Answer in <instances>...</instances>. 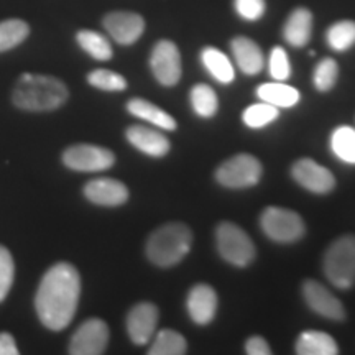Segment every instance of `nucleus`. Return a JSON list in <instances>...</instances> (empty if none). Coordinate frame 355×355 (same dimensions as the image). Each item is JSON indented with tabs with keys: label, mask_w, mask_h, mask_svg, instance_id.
<instances>
[{
	"label": "nucleus",
	"mask_w": 355,
	"mask_h": 355,
	"mask_svg": "<svg viewBox=\"0 0 355 355\" xmlns=\"http://www.w3.org/2000/svg\"><path fill=\"white\" fill-rule=\"evenodd\" d=\"M102 25L114 42L123 46L133 44L145 32V20L133 12H110L104 17Z\"/></svg>",
	"instance_id": "ddd939ff"
},
{
	"label": "nucleus",
	"mask_w": 355,
	"mask_h": 355,
	"mask_svg": "<svg viewBox=\"0 0 355 355\" xmlns=\"http://www.w3.org/2000/svg\"><path fill=\"white\" fill-rule=\"evenodd\" d=\"M15 278V263L7 247L0 245V303L7 298Z\"/></svg>",
	"instance_id": "473e14b6"
},
{
	"label": "nucleus",
	"mask_w": 355,
	"mask_h": 355,
	"mask_svg": "<svg viewBox=\"0 0 355 355\" xmlns=\"http://www.w3.org/2000/svg\"><path fill=\"white\" fill-rule=\"evenodd\" d=\"M87 83L92 87L101 89V91L107 92H119L125 91L127 81L122 74L115 73L110 69H94L87 74Z\"/></svg>",
	"instance_id": "7c9ffc66"
},
{
	"label": "nucleus",
	"mask_w": 355,
	"mask_h": 355,
	"mask_svg": "<svg viewBox=\"0 0 355 355\" xmlns=\"http://www.w3.org/2000/svg\"><path fill=\"white\" fill-rule=\"evenodd\" d=\"M295 350L298 355H337L339 347L334 337L322 331H304L296 340Z\"/></svg>",
	"instance_id": "412c9836"
},
{
	"label": "nucleus",
	"mask_w": 355,
	"mask_h": 355,
	"mask_svg": "<svg viewBox=\"0 0 355 355\" xmlns=\"http://www.w3.org/2000/svg\"><path fill=\"white\" fill-rule=\"evenodd\" d=\"M230 48H232L234 58L235 61H237L239 68H241L245 74H248V76H255V74H259L260 71L263 69V53H261L260 46L254 42V40L237 37L232 40Z\"/></svg>",
	"instance_id": "a211bd4d"
},
{
	"label": "nucleus",
	"mask_w": 355,
	"mask_h": 355,
	"mask_svg": "<svg viewBox=\"0 0 355 355\" xmlns=\"http://www.w3.org/2000/svg\"><path fill=\"white\" fill-rule=\"evenodd\" d=\"M295 181L314 194H327L334 189L336 178L322 165L311 158H301L291 168Z\"/></svg>",
	"instance_id": "9b49d317"
},
{
	"label": "nucleus",
	"mask_w": 355,
	"mask_h": 355,
	"mask_svg": "<svg viewBox=\"0 0 355 355\" xmlns=\"http://www.w3.org/2000/svg\"><path fill=\"white\" fill-rule=\"evenodd\" d=\"M109 344V327L102 319L92 318L84 321L71 337V355H101Z\"/></svg>",
	"instance_id": "9d476101"
},
{
	"label": "nucleus",
	"mask_w": 355,
	"mask_h": 355,
	"mask_svg": "<svg viewBox=\"0 0 355 355\" xmlns=\"http://www.w3.org/2000/svg\"><path fill=\"white\" fill-rule=\"evenodd\" d=\"M235 12L247 21H257L263 17L266 10L265 0H234Z\"/></svg>",
	"instance_id": "f704fd0d"
},
{
	"label": "nucleus",
	"mask_w": 355,
	"mask_h": 355,
	"mask_svg": "<svg viewBox=\"0 0 355 355\" xmlns=\"http://www.w3.org/2000/svg\"><path fill=\"white\" fill-rule=\"evenodd\" d=\"M257 96L260 97L261 102L272 104L277 109H288L293 107L300 102V92L285 81H275L260 84L257 89Z\"/></svg>",
	"instance_id": "4be33fe9"
},
{
	"label": "nucleus",
	"mask_w": 355,
	"mask_h": 355,
	"mask_svg": "<svg viewBox=\"0 0 355 355\" xmlns=\"http://www.w3.org/2000/svg\"><path fill=\"white\" fill-rule=\"evenodd\" d=\"M260 225L266 237L279 243H293L300 241L306 232L303 217L298 212L277 206L266 207L261 212Z\"/></svg>",
	"instance_id": "423d86ee"
},
{
	"label": "nucleus",
	"mask_w": 355,
	"mask_h": 355,
	"mask_svg": "<svg viewBox=\"0 0 355 355\" xmlns=\"http://www.w3.org/2000/svg\"><path fill=\"white\" fill-rule=\"evenodd\" d=\"M63 163L69 170L81 173L105 171L114 166L115 155L104 146L79 144L64 150Z\"/></svg>",
	"instance_id": "6e6552de"
},
{
	"label": "nucleus",
	"mask_w": 355,
	"mask_h": 355,
	"mask_svg": "<svg viewBox=\"0 0 355 355\" xmlns=\"http://www.w3.org/2000/svg\"><path fill=\"white\" fill-rule=\"evenodd\" d=\"M0 355H19L15 339L8 332H0Z\"/></svg>",
	"instance_id": "e433bc0d"
},
{
	"label": "nucleus",
	"mask_w": 355,
	"mask_h": 355,
	"mask_svg": "<svg viewBox=\"0 0 355 355\" xmlns=\"http://www.w3.org/2000/svg\"><path fill=\"white\" fill-rule=\"evenodd\" d=\"M30 35V26L20 19H8L0 21V53L13 50L24 43Z\"/></svg>",
	"instance_id": "cd10ccee"
},
{
	"label": "nucleus",
	"mask_w": 355,
	"mask_h": 355,
	"mask_svg": "<svg viewBox=\"0 0 355 355\" xmlns=\"http://www.w3.org/2000/svg\"><path fill=\"white\" fill-rule=\"evenodd\" d=\"M263 166L254 155L241 153L229 158L217 168V183L230 189H245L259 184Z\"/></svg>",
	"instance_id": "0eeeda50"
},
{
	"label": "nucleus",
	"mask_w": 355,
	"mask_h": 355,
	"mask_svg": "<svg viewBox=\"0 0 355 355\" xmlns=\"http://www.w3.org/2000/svg\"><path fill=\"white\" fill-rule=\"evenodd\" d=\"M303 296L306 304L319 316L331 319V321H344L345 319L343 303L316 279H306L303 283Z\"/></svg>",
	"instance_id": "f8f14e48"
},
{
	"label": "nucleus",
	"mask_w": 355,
	"mask_h": 355,
	"mask_svg": "<svg viewBox=\"0 0 355 355\" xmlns=\"http://www.w3.org/2000/svg\"><path fill=\"white\" fill-rule=\"evenodd\" d=\"M127 110L133 117H139L141 121L162 128V130L173 132L178 127L175 117H171L166 110H163L162 107H158V105L152 104V102H148L146 99H141V97H135V99L128 101Z\"/></svg>",
	"instance_id": "aec40b11"
},
{
	"label": "nucleus",
	"mask_w": 355,
	"mask_h": 355,
	"mask_svg": "<svg viewBox=\"0 0 355 355\" xmlns=\"http://www.w3.org/2000/svg\"><path fill=\"white\" fill-rule=\"evenodd\" d=\"M189 318L199 326H206L216 318L217 311V293L214 288L206 283H198L191 288L188 301H186Z\"/></svg>",
	"instance_id": "dca6fc26"
},
{
	"label": "nucleus",
	"mask_w": 355,
	"mask_h": 355,
	"mask_svg": "<svg viewBox=\"0 0 355 355\" xmlns=\"http://www.w3.org/2000/svg\"><path fill=\"white\" fill-rule=\"evenodd\" d=\"M313 33V13L308 8H295L283 26V37L295 48H303L309 43Z\"/></svg>",
	"instance_id": "6ab92c4d"
},
{
	"label": "nucleus",
	"mask_w": 355,
	"mask_h": 355,
	"mask_svg": "<svg viewBox=\"0 0 355 355\" xmlns=\"http://www.w3.org/2000/svg\"><path fill=\"white\" fill-rule=\"evenodd\" d=\"M327 44L334 51H347L355 44V21L354 20H340L329 26L326 33Z\"/></svg>",
	"instance_id": "c85d7f7f"
},
{
	"label": "nucleus",
	"mask_w": 355,
	"mask_h": 355,
	"mask_svg": "<svg viewBox=\"0 0 355 355\" xmlns=\"http://www.w3.org/2000/svg\"><path fill=\"white\" fill-rule=\"evenodd\" d=\"M270 74L275 81H286L291 76L290 60L282 46H275L270 55Z\"/></svg>",
	"instance_id": "72a5a7b5"
},
{
	"label": "nucleus",
	"mask_w": 355,
	"mask_h": 355,
	"mask_svg": "<svg viewBox=\"0 0 355 355\" xmlns=\"http://www.w3.org/2000/svg\"><path fill=\"white\" fill-rule=\"evenodd\" d=\"M337 78H339V66L332 58H322L316 64L313 74L314 87L321 92L331 91L336 86Z\"/></svg>",
	"instance_id": "2f4dec72"
},
{
	"label": "nucleus",
	"mask_w": 355,
	"mask_h": 355,
	"mask_svg": "<svg viewBox=\"0 0 355 355\" xmlns=\"http://www.w3.org/2000/svg\"><path fill=\"white\" fill-rule=\"evenodd\" d=\"M159 313L153 303H139L128 311L127 332L135 345H145L152 339L158 326Z\"/></svg>",
	"instance_id": "4468645a"
},
{
	"label": "nucleus",
	"mask_w": 355,
	"mask_h": 355,
	"mask_svg": "<svg viewBox=\"0 0 355 355\" xmlns=\"http://www.w3.org/2000/svg\"><path fill=\"white\" fill-rule=\"evenodd\" d=\"M79 296H81V277L76 266L66 261L53 265L43 275L37 296V309L40 322L50 331H63L76 314Z\"/></svg>",
	"instance_id": "f257e3e1"
},
{
	"label": "nucleus",
	"mask_w": 355,
	"mask_h": 355,
	"mask_svg": "<svg viewBox=\"0 0 355 355\" xmlns=\"http://www.w3.org/2000/svg\"><path fill=\"white\" fill-rule=\"evenodd\" d=\"M193 245V232L183 222H170L150 235L145 254L153 265L170 268L180 263L189 254Z\"/></svg>",
	"instance_id": "7ed1b4c3"
},
{
	"label": "nucleus",
	"mask_w": 355,
	"mask_h": 355,
	"mask_svg": "<svg viewBox=\"0 0 355 355\" xmlns=\"http://www.w3.org/2000/svg\"><path fill=\"white\" fill-rule=\"evenodd\" d=\"M150 68H152L155 79L162 86H176L183 74L181 55L176 44L170 40H162L155 44L152 55H150Z\"/></svg>",
	"instance_id": "1a4fd4ad"
},
{
	"label": "nucleus",
	"mask_w": 355,
	"mask_h": 355,
	"mask_svg": "<svg viewBox=\"0 0 355 355\" xmlns=\"http://www.w3.org/2000/svg\"><path fill=\"white\" fill-rule=\"evenodd\" d=\"M189 101L196 115L202 119L214 117L219 107V99H217L216 91L207 84H196L189 92Z\"/></svg>",
	"instance_id": "393cba45"
},
{
	"label": "nucleus",
	"mask_w": 355,
	"mask_h": 355,
	"mask_svg": "<svg viewBox=\"0 0 355 355\" xmlns=\"http://www.w3.org/2000/svg\"><path fill=\"white\" fill-rule=\"evenodd\" d=\"M278 115L279 112L275 105L266 104V102H260V104H254L243 110L242 121L250 128H261L277 121Z\"/></svg>",
	"instance_id": "c756f323"
},
{
	"label": "nucleus",
	"mask_w": 355,
	"mask_h": 355,
	"mask_svg": "<svg viewBox=\"0 0 355 355\" xmlns=\"http://www.w3.org/2000/svg\"><path fill=\"white\" fill-rule=\"evenodd\" d=\"M76 40L79 46L97 61H109L114 55L109 40L94 30H79Z\"/></svg>",
	"instance_id": "b1692460"
},
{
	"label": "nucleus",
	"mask_w": 355,
	"mask_h": 355,
	"mask_svg": "<svg viewBox=\"0 0 355 355\" xmlns=\"http://www.w3.org/2000/svg\"><path fill=\"white\" fill-rule=\"evenodd\" d=\"M324 275L339 290H349L355 283V235H343L324 254Z\"/></svg>",
	"instance_id": "20e7f679"
},
{
	"label": "nucleus",
	"mask_w": 355,
	"mask_h": 355,
	"mask_svg": "<svg viewBox=\"0 0 355 355\" xmlns=\"http://www.w3.org/2000/svg\"><path fill=\"white\" fill-rule=\"evenodd\" d=\"M245 352L248 355H270L272 349L263 337L260 336H252L250 339L245 343Z\"/></svg>",
	"instance_id": "c9c22d12"
},
{
	"label": "nucleus",
	"mask_w": 355,
	"mask_h": 355,
	"mask_svg": "<svg viewBox=\"0 0 355 355\" xmlns=\"http://www.w3.org/2000/svg\"><path fill=\"white\" fill-rule=\"evenodd\" d=\"M84 196L97 206L117 207L128 201V188L114 178H96L84 186Z\"/></svg>",
	"instance_id": "2eb2a0df"
},
{
	"label": "nucleus",
	"mask_w": 355,
	"mask_h": 355,
	"mask_svg": "<svg viewBox=\"0 0 355 355\" xmlns=\"http://www.w3.org/2000/svg\"><path fill=\"white\" fill-rule=\"evenodd\" d=\"M69 91L61 79L46 74H21L12 92L15 107L26 112H51L68 101Z\"/></svg>",
	"instance_id": "f03ea898"
},
{
	"label": "nucleus",
	"mask_w": 355,
	"mask_h": 355,
	"mask_svg": "<svg viewBox=\"0 0 355 355\" xmlns=\"http://www.w3.org/2000/svg\"><path fill=\"white\" fill-rule=\"evenodd\" d=\"M125 137L132 146L153 158L165 157L171 148L170 140L162 132L145 125H130L127 128Z\"/></svg>",
	"instance_id": "f3484780"
},
{
	"label": "nucleus",
	"mask_w": 355,
	"mask_h": 355,
	"mask_svg": "<svg viewBox=\"0 0 355 355\" xmlns=\"http://www.w3.org/2000/svg\"><path fill=\"white\" fill-rule=\"evenodd\" d=\"M331 150L344 163L355 165V128L349 125L337 127L331 135Z\"/></svg>",
	"instance_id": "bb28decb"
},
{
	"label": "nucleus",
	"mask_w": 355,
	"mask_h": 355,
	"mask_svg": "<svg viewBox=\"0 0 355 355\" xmlns=\"http://www.w3.org/2000/svg\"><path fill=\"white\" fill-rule=\"evenodd\" d=\"M217 250L230 265L248 266L255 260V245L248 234L232 222H220L216 229Z\"/></svg>",
	"instance_id": "39448f33"
},
{
	"label": "nucleus",
	"mask_w": 355,
	"mask_h": 355,
	"mask_svg": "<svg viewBox=\"0 0 355 355\" xmlns=\"http://www.w3.org/2000/svg\"><path fill=\"white\" fill-rule=\"evenodd\" d=\"M201 61L207 73L220 84H229L235 79L234 66L220 50L214 46H206L201 53Z\"/></svg>",
	"instance_id": "5701e85b"
},
{
	"label": "nucleus",
	"mask_w": 355,
	"mask_h": 355,
	"mask_svg": "<svg viewBox=\"0 0 355 355\" xmlns=\"http://www.w3.org/2000/svg\"><path fill=\"white\" fill-rule=\"evenodd\" d=\"M188 350V344L183 334L173 331L163 329L155 336L152 347L148 349L150 355H183Z\"/></svg>",
	"instance_id": "a878e982"
}]
</instances>
